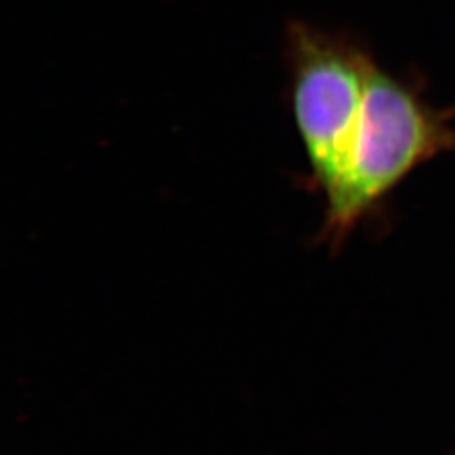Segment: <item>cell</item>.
<instances>
[{
  "label": "cell",
  "mask_w": 455,
  "mask_h": 455,
  "mask_svg": "<svg viewBox=\"0 0 455 455\" xmlns=\"http://www.w3.org/2000/svg\"><path fill=\"white\" fill-rule=\"evenodd\" d=\"M285 60L291 110L309 165L306 184L325 199L373 131L379 63L353 36L300 20L285 31Z\"/></svg>",
  "instance_id": "6da1fadb"
}]
</instances>
